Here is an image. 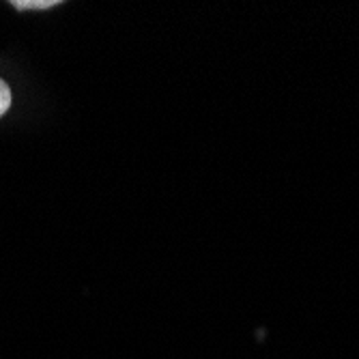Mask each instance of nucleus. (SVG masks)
I'll return each instance as SVG.
<instances>
[{
    "label": "nucleus",
    "mask_w": 359,
    "mask_h": 359,
    "mask_svg": "<svg viewBox=\"0 0 359 359\" xmlns=\"http://www.w3.org/2000/svg\"><path fill=\"white\" fill-rule=\"evenodd\" d=\"M60 5L58 0H13L11 7H15L18 11H26V9H52Z\"/></svg>",
    "instance_id": "nucleus-1"
},
{
    "label": "nucleus",
    "mask_w": 359,
    "mask_h": 359,
    "mask_svg": "<svg viewBox=\"0 0 359 359\" xmlns=\"http://www.w3.org/2000/svg\"><path fill=\"white\" fill-rule=\"evenodd\" d=\"M9 108H11V88L3 78H0V116H3Z\"/></svg>",
    "instance_id": "nucleus-2"
}]
</instances>
